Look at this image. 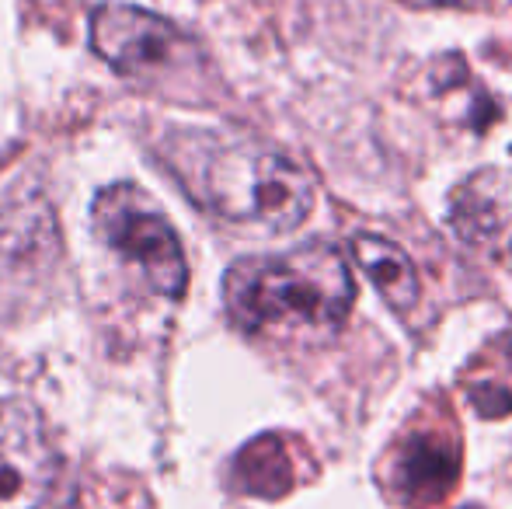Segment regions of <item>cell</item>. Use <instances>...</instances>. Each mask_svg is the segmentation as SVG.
<instances>
[{
    "instance_id": "6da1fadb",
    "label": "cell",
    "mask_w": 512,
    "mask_h": 509,
    "mask_svg": "<svg viewBox=\"0 0 512 509\" xmlns=\"http://www.w3.org/2000/svg\"><path fill=\"white\" fill-rule=\"evenodd\" d=\"M161 157L192 203L230 224L286 234L314 210L310 175L265 143L209 129H171Z\"/></svg>"
},
{
    "instance_id": "7a4b0ae2",
    "label": "cell",
    "mask_w": 512,
    "mask_h": 509,
    "mask_svg": "<svg viewBox=\"0 0 512 509\" xmlns=\"http://www.w3.org/2000/svg\"><path fill=\"white\" fill-rule=\"evenodd\" d=\"M352 300L356 283L349 262L321 241L286 255L241 258L223 276L230 325L262 339H328L349 321Z\"/></svg>"
},
{
    "instance_id": "3957f363",
    "label": "cell",
    "mask_w": 512,
    "mask_h": 509,
    "mask_svg": "<svg viewBox=\"0 0 512 509\" xmlns=\"http://www.w3.org/2000/svg\"><path fill=\"white\" fill-rule=\"evenodd\" d=\"M91 224L102 245L133 262L147 286L168 300H178L189 286V262L175 234V224L164 217L150 192L133 182L105 185L91 203Z\"/></svg>"
},
{
    "instance_id": "277c9868",
    "label": "cell",
    "mask_w": 512,
    "mask_h": 509,
    "mask_svg": "<svg viewBox=\"0 0 512 509\" xmlns=\"http://www.w3.org/2000/svg\"><path fill=\"white\" fill-rule=\"evenodd\" d=\"M56 478V450L39 408L0 398V509H39Z\"/></svg>"
},
{
    "instance_id": "5b68a950",
    "label": "cell",
    "mask_w": 512,
    "mask_h": 509,
    "mask_svg": "<svg viewBox=\"0 0 512 509\" xmlns=\"http://www.w3.org/2000/svg\"><path fill=\"white\" fill-rule=\"evenodd\" d=\"M178 28L129 4H102L91 14V46L115 74H150L168 67L178 53Z\"/></svg>"
},
{
    "instance_id": "8992f818",
    "label": "cell",
    "mask_w": 512,
    "mask_h": 509,
    "mask_svg": "<svg viewBox=\"0 0 512 509\" xmlns=\"http://www.w3.org/2000/svg\"><path fill=\"white\" fill-rule=\"evenodd\" d=\"M352 255H356L359 269L373 279V286L380 290L391 311L408 314L418 304V293H422L418 290V272L394 241L380 238V234H356Z\"/></svg>"
},
{
    "instance_id": "52a82bcc",
    "label": "cell",
    "mask_w": 512,
    "mask_h": 509,
    "mask_svg": "<svg viewBox=\"0 0 512 509\" xmlns=\"http://www.w3.org/2000/svg\"><path fill=\"white\" fill-rule=\"evenodd\" d=\"M234 485L248 496L279 499L293 489L290 454L283 450L279 436H258L237 454L234 461Z\"/></svg>"
},
{
    "instance_id": "ba28073f",
    "label": "cell",
    "mask_w": 512,
    "mask_h": 509,
    "mask_svg": "<svg viewBox=\"0 0 512 509\" xmlns=\"http://www.w3.org/2000/svg\"><path fill=\"white\" fill-rule=\"evenodd\" d=\"M457 478V454L432 436L411 440L401 457V482L408 496H443Z\"/></svg>"
},
{
    "instance_id": "9c48e42d",
    "label": "cell",
    "mask_w": 512,
    "mask_h": 509,
    "mask_svg": "<svg viewBox=\"0 0 512 509\" xmlns=\"http://www.w3.org/2000/svg\"><path fill=\"white\" fill-rule=\"evenodd\" d=\"M411 7H478L481 0H401Z\"/></svg>"
}]
</instances>
